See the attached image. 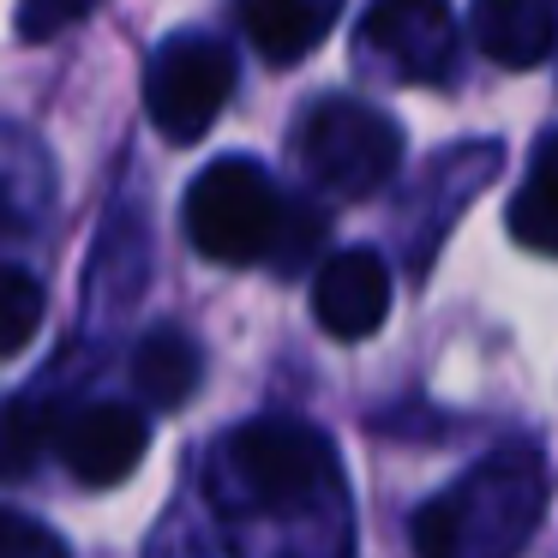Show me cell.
Returning a JSON list of instances; mask_svg holds the SVG:
<instances>
[{
    "instance_id": "5b68a950",
    "label": "cell",
    "mask_w": 558,
    "mask_h": 558,
    "mask_svg": "<svg viewBox=\"0 0 558 558\" xmlns=\"http://www.w3.org/2000/svg\"><path fill=\"white\" fill-rule=\"evenodd\" d=\"M301 157L337 198H373L402 162V126L373 102L325 97L301 126Z\"/></svg>"
},
{
    "instance_id": "2e32d148",
    "label": "cell",
    "mask_w": 558,
    "mask_h": 558,
    "mask_svg": "<svg viewBox=\"0 0 558 558\" xmlns=\"http://www.w3.org/2000/svg\"><path fill=\"white\" fill-rule=\"evenodd\" d=\"M0 558H66V541L19 510H0Z\"/></svg>"
},
{
    "instance_id": "277c9868",
    "label": "cell",
    "mask_w": 558,
    "mask_h": 558,
    "mask_svg": "<svg viewBox=\"0 0 558 558\" xmlns=\"http://www.w3.org/2000/svg\"><path fill=\"white\" fill-rule=\"evenodd\" d=\"M234 97V54L205 31H174L145 66V114L169 145H198Z\"/></svg>"
},
{
    "instance_id": "6da1fadb",
    "label": "cell",
    "mask_w": 558,
    "mask_h": 558,
    "mask_svg": "<svg viewBox=\"0 0 558 558\" xmlns=\"http://www.w3.org/2000/svg\"><path fill=\"white\" fill-rule=\"evenodd\" d=\"M546 517V462L505 445L426 498L414 517V558H522Z\"/></svg>"
},
{
    "instance_id": "4fadbf2b",
    "label": "cell",
    "mask_w": 558,
    "mask_h": 558,
    "mask_svg": "<svg viewBox=\"0 0 558 558\" xmlns=\"http://www.w3.org/2000/svg\"><path fill=\"white\" fill-rule=\"evenodd\" d=\"M54 414L31 397H0V481H25L54 438Z\"/></svg>"
},
{
    "instance_id": "3957f363",
    "label": "cell",
    "mask_w": 558,
    "mask_h": 558,
    "mask_svg": "<svg viewBox=\"0 0 558 558\" xmlns=\"http://www.w3.org/2000/svg\"><path fill=\"white\" fill-rule=\"evenodd\" d=\"M186 241L210 265H265L282 253L294 205L253 157H217L186 186Z\"/></svg>"
},
{
    "instance_id": "52a82bcc",
    "label": "cell",
    "mask_w": 558,
    "mask_h": 558,
    "mask_svg": "<svg viewBox=\"0 0 558 558\" xmlns=\"http://www.w3.org/2000/svg\"><path fill=\"white\" fill-rule=\"evenodd\" d=\"M361 43L390 66V73L433 85L450 73L457 54V25H450L445 0H373L361 19Z\"/></svg>"
},
{
    "instance_id": "7c38bea8",
    "label": "cell",
    "mask_w": 558,
    "mask_h": 558,
    "mask_svg": "<svg viewBox=\"0 0 558 558\" xmlns=\"http://www.w3.org/2000/svg\"><path fill=\"white\" fill-rule=\"evenodd\" d=\"M510 241L541 258H558V133L534 145V174L510 198Z\"/></svg>"
},
{
    "instance_id": "9c48e42d",
    "label": "cell",
    "mask_w": 558,
    "mask_h": 558,
    "mask_svg": "<svg viewBox=\"0 0 558 558\" xmlns=\"http://www.w3.org/2000/svg\"><path fill=\"white\" fill-rule=\"evenodd\" d=\"M349 0H234L241 31L270 66H294L337 31Z\"/></svg>"
},
{
    "instance_id": "30bf717a",
    "label": "cell",
    "mask_w": 558,
    "mask_h": 558,
    "mask_svg": "<svg viewBox=\"0 0 558 558\" xmlns=\"http://www.w3.org/2000/svg\"><path fill=\"white\" fill-rule=\"evenodd\" d=\"M474 49L498 66H541L558 43V25L546 13V0H474L469 7Z\"/></svg>"
},
{
    "instance_id": "8992f818",
    "label": "cell",
    "mask_w": 558,
    "mask_h": 558,
    "mask_svg": "<svg viewBox=\"0 0 558 558\" xmlns=\"http://www.w3.org/2000/svg\"><path fill=\"white\" fill-rule=\"evenodd\" d=\"M145 445H150V421L133 402H85V409L61 414V426H54V450H61L66 474L78 486H121L145 462Z\"/></svg>"
},
{
    "instance_id": "9a60e30c",
    "label": "cell",
    "mask_w": 558,
    "mask_h": 558,
    "mask_svg": "<svg viewBox=\"0 0 558 558\" xmlns=\"http://www.w3.org/2000/svg\"><path fill=\"white\" fill-rule=\"evenodd\" d=\"M102 0H19V37L25 43H49L61 31L85 25Z\"/></svg>"
},
{
    "instance_id": "5bb4252c",
    "label": "cell",
    "mask_w": 558,
    "mask_h": 558,
    "mask_svg": "<svg viewBox=\"0 0 558 558\" xmlns=\"http://www.w3.org/2000/svg\"><path fill=\"white\" fill-rule=\"evenodd\" d=\"M43 330V282L25 270L0 265V361H13Z\"/></svg>"
},
{
    "instance_id": "8fae6325",
    "label": "cell",
    "mask_w": 558,
    "mask_h": 558,
    "mask_svg": "<svg viewBox=\"0 0 558 558\" xmlns=\"http://www.w3.org/2000/svg\"><path fill=\"white\" fill-rule=\"evenodd\" d=\"M198 373H205L198 342L186 337V330H174V325H157L133 349V390H138V402H150V409H162V414H174V409L193 402Z\"/></svg>"
},
{
    "instance_id": "7a4b0ae2",
    "label": "cell",
    "mask_w": 558,
    "mask_h": 558,
    "mask_svg": "<svg viewBox=\"0 0 558 558\" xmlns=\"http://www.w3.org/2000/svg\"><path fill=\"white\" fill-rule=\"evenodd\" d=\"M222 505H253L265 517H294L337 498V457L330 438L306 421H246L222 438L217 457Z\"/></svg>"
},
{
    "instance_id": "ba28073f",
    "label": "cell",
    "mask_w": 558,
    "mask_h": 558,
    "mask_svg": "<svg viewBox=\"0 0 558 558\" xmlns=\"http://www.w3.org/2000/svg\"><path fill=\"white\" fill-rule=\"evenodd\" d=\"M313 313L318 325L337 342H361L385 325L390 313V270L378 253L349 246V253H330L313 277Z\"/></svg>"
}]
</instances>
